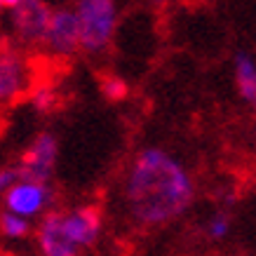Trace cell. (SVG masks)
Returning <instances> with one entry per match:
<instances>
[{
	"label": "cell",
	"mask_w": 256,
	"mask_h": 256,
	"mask_svg": "<svg viewBox=\"0 0 256 256\" xmlns=\"http://www.w3.org/2000/svg\"><path fill=\"white\" fill-rule=\"evenodd\" d=\"M52 8L40 0H14L5 2L10 31L24 45H42Z\"/></svg>",
	"instance_id": "obj_4"
},
{
	"label": "cell",
	"mask_w": 256,
	"mask_h": 256,
	"mask_svg": "<svg viewBox=\"0 0 256 256\" xmlns=\"http://www.w3.org/2000/svg\"><path fill=\"white\" fill-rule=\"evenodd\" d=\"M33 82L31 66L16 50L0 52V108L12 106L28 92Z\"/></svg>",
	"instance_id": "obj_8"
},
{
	"label": "cell",
	"mask_w": 256,
	"mask_h": 256,
	"mask_svg": "<svg viewBox=\"0 0 256 256\" xmlns=\"http://www.w3.org/2000/svg\"><path fill=\"white\" fill-rule=\"evenodd\" d=\"M33 106L38 110H42V113H47V110L56 108V104H59V96H56V92L52 90V87H38L36 92H33Z\"/></svg>",
	"instance_id": "obj_12"
},
{
	"label": "cell",
	"mask_w": 256,
	"mask_h": 256,
	"mask_svg": "<svg viewBox=\"0 0 256 256\" xmlns=\"http://www.w3.org/2000/svg\"><path fill=\"white\" fill-rule=\"evenodd\" d=\"M5 14V2H2V0H0V16Z\"/></svg>",
	"instance_id": "obj_15"
},
{
	"label": "cell",
	"mask_w": 256,
	"mask_h": 256,
	"mask_svg": "<svg viewBox=\"0 0 256 256\" xmlns=\"http://www.w3.org/2000/svg\"><path fill=\"white\" fill-rule=\"evenodd\" d=\"M33 233V224L28 218H22L16 214H10V212L2 210L0 214V235L5 240H26L28 235Z\"/></svg>",
	"instance_id": "obj_11"
},
{
	"label": "cell",
	"mask_w": 256,
	"mask_h": 256,
	"mask_svg": "<svg viewBox=\"0 0 256 256\" xmlns=\"http://www.w3.org/2000/svg\"><path fill=\"white\" fill-rule=\"evenodd\" d=\"M73 10L78 16L80 52L92 56L104 54L118 31V5L113 0H80Z\"/></svg>",
	"instance_id": "obj_3"
},
{
	"label": "cell",
	"mask_w": 256,
	"mask_h": 256,
	"mask_svg": "<svg viewBox=\"0 0 256 256\" xmlns=\"http://www.w3.org/2000/svg\"><path fill=\"white\" fill-rule=\"evenodd\" d=\"M198 188L190 170L162 146H144L132 156L120 184L127 221L139 230H158L188 214Z\"/></svg>",
	"instance_id": "obj_1"
},
{
	"label": "cell",
	"mask_w": 256,
	"mask_h": 256,
	"mask_svg": "<svg viewBox=\"0 0 256 256\" xmlns=\"http://www.w3.org/2000/svg\"><path fill=\"white\" fill-rule=\"evenodd\" d=\"M42 47L56 59H68L80 52L78 16L73 8H56L50 14Z\"/></svg>",
	"instance_id": "obj_7"
},
{
	"label": "cell",
	"mask_w": 256,
	"mask_h": 256,
	"mask_svg": "<svg viewBox=\"0 0 256 256\" xmlns=\"http://www.w3.org/2000/svg\"><path fill=\"white\" fill-rule=\"evenodd\" d=\"M233 82L240 99L256 108V56L252 52L240 50L233 56Z\"/></svg>",
	"instance_id": "obj_9"
},
{
	"label": "cell",
	"mask_w": 256,
	"mask_h": 256,
	"mask_svg": "<svg viewBox=\"0 0 256 256\" xmlns=\"http://www.w3.org/2000/svg\"><path fill=\"white\" fill-rule=\"evenodd\" d=\"M56 158H59V141L52 132H40L31 141V146L24 150L22 160L16 162L19 178L50 184L56 170Z\"/></svg>",
	"instance_id": "obj_6"
},
{
	"label": "cell",
	"mask_w": 256,
	"mask_h": 256,
	"mask_svg": "<svg viewBox=\"0 0 256 256\" xmlns=\"http://www.w3.org/2000/svg\"><path fill=\"white\" fill-rule=\"evenodd\" d=\"M101 90H104V94L108 96L110 101H120L127 96V82H124L122 78H116V76H108V78H104V82H101Z\"/></svg>",
	"instance_id": "obj_13"
},
{
	"label": "cell",
	"mask_w": 256,
	"mask_h": 256,
	"mask_svg": "<svg viewBox=\"0 0 256 256\" xmlns=\"http://www.w3.org/2000/svg\"><path fill=\"white\" fill-rule=\"evenodd\" d=\"M14 181H19V170H16V164L0 167V195L8 193L10 188L14 186Z\"/></svg>",
	"instance_id": "obj_14"
},
{
	"label": "cell",
	"mask_w": 256,
	"mask_h": 256,
	"mask_svg": "<svg viewBox=\"0 0 256 256\" xmlns=\"http://www.w3.org/2000/svg\"><path fill=\"white\" fill-rule=\"evenodd\" d=\"M54 188L50 184H40V181H28V178H19L14 186L2 195V204L5 212L16 214L22 218H42L47 212L54 210Z\"/></svg>",
	"instance_id": "obj_5"
},
{
	"label": "cell",
	"mask_w": 256,
	"mask_h": 256,
	"mask_svg": "<svg viewBox=\"0 0 256 256\" xmlns=\"http://www.w3.org/2000/svg\"><path fill=\"white\" fill-rule=\"evenodd\" d=\"M202 230H204V238L210 242H224L230 235V230H233V216H230V212L226 210V207L212 212L210 216L204 218Z\"/></svg>",
	"instance_id": "obj_10"
},
{
	"label": "cell",
	"mask_w": 256,
	"mask_h": 256,
	"mask_svg": "<svg viewBox=\"0 0 256 256\" xmlns=\"http://www.w3.org/2000/svg\"><path fill=\"white\" fill-rule=\"evenodd\" d=\"M104 233V214L96 204L52 210L36 226L40 256H82L96 247Z\"/></svg>",
	"instance_id": "obj_2"
}]
</instances>
